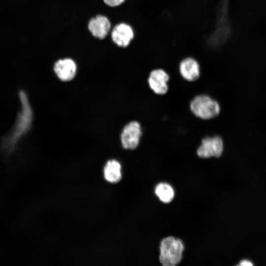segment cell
Segmentation results:
<instances>
[{"label": "cell", "instance_id": "obj_1", "mask_svg": "<svg viewBox=\"0 0 266 266\" xmlns=\"http://www.w3.org/2000/svg\"><path fill=\"white\" fill-rule=\"evenodd\" d=\"M19 97L21 110L13 128L2 141V149L6 154H11L15 149L18 142L32 127L33 116L28 96L24 90H20Z\"/></svg>", "mask_w": 266, "mask_h": 266}, {"label": "cell", "instance_id": "obj_2", "mask_svg": "<svg viewBox=\"0 0 266 266\" xmlns=\"http://www.w3.org/2000/svg\"><path fill=\"white\" fill-rule=\"evenodd\" d=\"M159 259L165 266H174L180 263L182 258L184 245L179 239L169 236L163 239L160 244Z\"/></svg>", "mask_w": 266, "mask_h": 266}, {"label": "cell", "instance_id": "obj_3", "mask_svg": "<svg viewBox=\"0 0 266 266\" xmlns=\"http://www.w3.org/2000/svg\"><path fill=\"white\" fill-rule=\"evenodd\" d=\"M190 109L196 116L203 120L213 118L220 112L218 102L206 95L195 97L190 103Z\"/></svg>", "mask_w": 266, "mask_h": 266}, {"label": "cell", "instance_id": "obj_4", "mask_svg": "<svg viewBox=\"0 0 266 266\" xmlns=\"http://www.w3.org/2000/svg\"><path fill=\"white\" fill-rule=\"evenodd\" d=\"M140 124L136 121H132L126 124L120 134V141L122 147L127 150H134L138 146L142 136Z\"/></svg>", "mask_w": 266, "mask_h": 266}, {"label": "cell", "instance_id": "obj_5", "mask_svg": "<svg viewBox=\"0 0 266 266\" xmlns=\"http://www.w3.org/2000/svg\"><path fill=\"white\" fill-rule=\"evenodd\" d=\"M113 43L121 48H127L134 38L135 33L129 24L121 22L114 25L109 33Z\"/></svg>", "mask_w": 266, "mask_h": 266}, {"label": "cell", "instance_id": "obj_6", "mask_svg": "<svg viewBox=\"0 0 266 266\" xmlns=\"http://www.w3.org/2000/svg\"><path fill=\"white\" fill-rule=\"evenodd\" d=\"M78 69L76 62L69 57L57 59L53 66V70L57 78L64 82L73 80L77 73Z\"/></svg>", "mask_w": 266, "mask_h": 266}, {"label": "cell", "instance_id": "obj_7", "mask_svg": "<svg viewBox=\"0 0 266 266\" xmlns=\"http://www.w3.org/2000/svg\"><path fill=\"white\" fill-rule=\"evenodd\" d=\"M87 29L94 37L102 40L109 34L112 25L106 16L99 14L89 19Z\"/></svg>", "mask_w": 266, "mask_h": 266}, {"label": "cell", "instance_id": "obj_8", "mask_svg": "<svg viewBox=\"0 0 266 266\" xmlns=\"http://www.w3.org/2000/svg\"><path fill=\"white\" fill-rule=\"evenodd\" d=\"M224 149L222 139L219 136L206 137L201 141L197 150V154L201 158L219 157Z\"/></svg>", "mask_w": 266, "mask_h": 266}, {"label": "cell", "instance_id": "obj_9", "mask_svg": "<svg viewBox=\"0 0 266 266\" xmlns=\"http://www.w3.org/2000/svg\"><path fill=\"white\" fill-rule=\"evenodd\" d=\"M169 79V75L165 70L161 68L155 69L149 73L148 83L155 94L164 95L168 89L167 82Z\"/></svg>", "mask_w": 266, "mask_h": 266}, {"label": "cell", "instance_id": "obj_10", "mask_svg": "<svg viewBox=\"0 0 266 266\" xmlns=\"http://www.w3.org/2000/svg\"><path fill=\"white\" fill-rule=\"evenodd\" d=\"M182 77L189 81L197 80L200 76V67L196 60L187 57L181 61L179 66Z\"/></svg>", "mask_w": 266, "mask_h": 266}, {"label": "cell", "instance_id": "obj_11", "mask_svg": "<svg viewBox=\"0 0 266 266\" xmlns=\"http://www.w3.org/2000/svg\"><path fill=\"white\" fill-rule=\"evenodd\" d=\"M104 176L105 179L111 183L119 181L121 178V166L116 160L107 162L104 168Z\"/></svg>", "mask_w": 266, "mask_h": 266}, {"label": "cell", "instance_id": "obj_12", "mask_svg": "<svg viewBox=\"0 0 266 266\" xmlns=\"http://www.w3.org/2000/svg\"><path fill=\"white\" fill-rule=\"evenodd\" d=\"M155 192L160 200L164 203L170 202L174 198V190L167 183H160L155 188Z\"/></svg>", "mask_w": 266, "mask_h": 266}, {"label": "cell", "instance_id": "obj_13", "mask_svg": "<svg viewBox=\"0 0 266 266\" xmlns=\"http://www.w3.org/2000/svg\"><path fill=\"white\" fill-rule=\"evenodd\" d=\"M127 0H102L103 3L111 7L119 6L123 4Z\"/></svg>", "mask_w": 266, "mask_h": 266}, {"label": "cell", "instance_id": "obj_14", "mask_svg": "<svg viewBox=\"0 0 266 266\" xmlns=\"http://www.w3.org/2000/svg\"><path fill=\"white\" fill-rule=\"evenodd\" d=\"M239 265L240 266H252L253 264L249 261H246V260H243V261H242L240 264H239Z\"/></svg>", "mask_w": 266, "mask_h": 266}]
</instances>
